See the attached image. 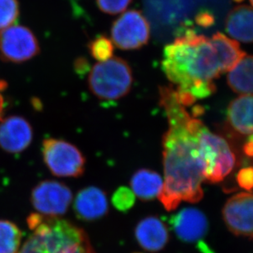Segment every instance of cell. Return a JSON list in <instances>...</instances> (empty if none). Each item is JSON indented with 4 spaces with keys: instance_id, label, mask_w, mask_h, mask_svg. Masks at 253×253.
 Masks as SVG:
<instances>
[{
    "instance_id": "cell-1",
    "label": "cell",
    "mask_w": 253,
    "mask_h": 253,
    "mask_svg": "<svg viewBox=\"0 0 253 253\" xmlns=\"http://www.w3.org/2000/svg\"><path fill=\"white\" fill-rule=\"evenodd\" d=\"M160 105L168 129L162 140L165 181L158 198L167 211H173L181 202L197 203L204 196L205 166L198 141L202 122L189 115L172 85L160 87Z\"/></svg>"
},
{
    "instance_id": "cell-2",
    "label": "cell",
    "mask_w": 253,
    "mask_h": 253,
    "mask_svg": "<svg viewBox=\"0 0 253 253\" xmlns=\"http://www.w3.org/2000/svg\"><path fill=\"white\" fill-rule=\"evenodd\" d=\"M161 67L177 91L196 100L214 93V80L223 74L211 39L187 27L165 47Z\"/></svg>"
},
{
    "instance_id": "cell-3",
    "label": "cell",
    "mask_w": 253,
    "mask_h": 253,
    "mask_svg": "<svg viewBox=\"0 0 253 253\" xmlns=\"http://www.w3.org/2000/svg\"><path fill=\"white\" fill-rule=\"evenodd\" d=\"M27 221L32 234L19 253H95L85 230L68 220L33 213Z\"/></svg>"
},
{
    "instance_id": "cell-4",
    "label": "cell",
    "mask_w": 253,
    "mask_h": 253,
    "mask_svg": "<svg viewBox=\"0 0 253 253\" xmlns=\"http://www.w3.org/2000/svg\"><path fill=\"white\" fill-rule=\"evenodd\" d=\"M133 73L129 63L120 57L95 63L88 76V87L103 101H115L126 96L133 84Z\"/></svg>"
},
{
    "instance_id": "cell-5",
    "label": "cell",
    "mask_w": 253,
    "mask_h": 253,
    "mask_svg": "<svg viewBox=\"0 0 253 253\" xmlns=\"http://www.w3.org/2000/svg\"><path fill=\"white\" fill-rule=\"evenodd\" d=\"M200 151L205 166V180L217 183L234 169L236 156L228 141L210 131L202 123L198 131Z\"/></svg>"
},
{
    "instance_id": "cell-6",
    "label": "cell",
    "mask_w": 253,
    "mask_h": 253,
    "mask_svg": "<svg viewBox=\"0 0 253 253\" xmlns=\"http://www.w3.org/2000/svg\"><path fill=\"white\" fill-rule=\"evenodd\" d=\"M42 151L45 166L57 177L78 178L85 172V156L77 146L68 141L62 139H44Z\"/></svg>"
},
{
    "instance_id": "cell-7",
    "label": "cell",
    "mask_w": 253,
    "mask_h": 253,
    "mask_svg": "<svg viewBox=\"0 0 253 253\" xmlns=\"http://www.w3.org/2000/svg\"><path fill=\"white\" fill-rule=\"evenodd\" d=\"M151 27L145 16L137 10L124 12L111 27L113 44L123 50H135L147 44Z\"/></svg>"
},
{
    "instance_id": "cell-8",
    "label": "cell",
    "mask_w": 253,
    "mask_h": 253,
    "mask_svg": "<svg viewBox=\"0 0 253 253\" xmlns=\"http://www.w3.org/2000/svg\"><path fill=\"white\" fill-rule=\"evenodd\" d=\"M39 41L32 30L12 25L0 31V57L5 62L22 63L40 54Z\"/></svg>"
},
{
    "instance_id": "cell-9",
    "label": "cell",
    "mask_w": 253,
    "mask_h": 253,
    "mask_svg": "<svg viewBox=\"0 0 253 253\" xmlns=\"http://www.w3.org/2000/svg\"><path fill=\"white\" fill-rule=\"evenodd\" d=\"M171 229L178 239L183 243L201 245L203 253H211L205 247V238L209 231V222L201 210L195 207H186L169 217Z\"/></svg>"
},
{
    "instance_id": "cell-10",
    "label": "cell",
    "mask_w": 253,
    "mask_h": 253,
    "mask_svg": "<svg viewBox=\"0 0 253 253\" xmlns=\"http://www.w3.org/2000/svg\"><path fill=\"white\" fill-rule=\"evenodd\" d=\"M31 201L40 214L59 217L68 211L73 201V193L70 188L61 182L44 180L32 189Z\"/></svg>"
},
{
    "instance_id": "cell-11",
    "label": "cell",
    "mask_w": 253,
    "mask_h": 253,
    "mask_svg": "<svg viewBox=\"0 0 253 253\" xmlns=\"http://www.w3.org/2000/svg\"><path fill=\"white\" fill-rule=\"evenodd\" d=\"M222 216L232 234L253 239V193L240 192L232 196L222 209Z\"/></svg>"
},
{
    "instance_id": "cell-12",
    "label": "cell",
    "mask_w": 253,
    "mask_h": 253,
    "mask_svg": "<svg viewBox=\"0 0 253 253\" xmlns=\"http://www.w3.org/2000/svg\"><path fill=\"white\" fill-rule=\"evenodd\" d=\"M33 129L24 118L10 116L1 120L0 147L7 153L18 154L32 143Z\"/></svg>"
},
{
    "instance_id": "cell-13",
    "label": "cell",
    "mask_w": 253,
    "mask_h": 253,
    "mask_svg": "<svg viewBox=\"0 0 253 253\" xmlns=\"http://www.w3.org/2000/svg\"><path fill=\"white\" fill-rule=\"evenodd\" d=\"M73 209L78 219L84 221L101 219L109 211L107 196L95 186L83 188L76 196Z\"/></svg>"
},
{
    "instance_id": "cell-14",
    "label": "cell",
    "mask_w": 253,
    "mask_h": 253,
    "mask_svg": "<svg viewBox=\"0 0 253 253\" xmlns=\"http://www.w3.org/2000/svg\"><path fill=\"white\" fill-rule=\"evenodd\" d=\"M135 237L139 245L150 253L161 251L169 240L166 224L159 217L153 215L139 222L135 229Z\"/></svg>"
},
{
    "instance_id": "cell-15",
    "label": "cell",
    "mask_w": 253,
    "mask_h": 253,
    "mask_svg": "<svg viewBox=\"0 0 253 253\" xmlns=\"http://www.w3.org/2000/svg\"><path fill=\"white\" fill-rule=\"evenodd\" d=\"M227 121L234 131L241 135L253 133V95H242L230 102Z\"/></svg>"
},
{
    "instance_id": "cell-16",
    "label": "cell",
    "mask_w": 253,
    "mask_h": 253,
    "mask_svg": "<svg viewBox=\"0 0 253 253\" xmlns=\"http://www.w3.org/2000/svg\"><path fill=\"white\" fill-rule=\"evenodd\" d=\"M225 30L230 37L239 42L253 43V7L247 5L234 7L227 16Z\"/></svg>"
},
{
    "instance_id": "cell-17",
    "label": "cell",
    "mask_w": 253,
    "mask_h": 253,
    "mask_svg": "<svg viewBox=\"0 0 253 253\" xmlns=\"http://www.w3.org/2000/svg\"><path fill=\"white\" fill-rule=\"evenodd\" d=\"M163 184L161 176L149 169H140L136 171L130 181L131 190L135 196L145 202L158 197Z\"/></svg>"
},
{
    "instance_id": "cell-18",
    "label": "cell",
    "mask_w": 253,
    "mask_h": 253,
    "mask_svg": "<svg viewBox=\"0 0 253 253\" xmlns=\"http://www.w3.org/2000/svg\"><path fill=\"white\" fill-rule=\"evenodd\" d=\"M211 42L216 50L223 73L231 70L246 55L236 41L230 39L220 32L213 35Z\"/></svg>"
},
{
    "instance_id": "cell-19",
    "label": "cell",
    "mask_w": 253,
    "mask_h": 253,
    "mask_svg": "<svg viewBox=\"0 0 253 253\" xmlns=\"http://www.w3.org/2000/svg\"><path fill=\"white\" fill-rule=\"evenodd\" d=\"M227 82L234 92L253 95V55H245L229 71Z\"/></svg>"
},
{
    "instance_id": "cell-20",
    "label": "cell",
    "mask_w": 253,
    "mask_h": 253,
    "mask_svg": "<svg viewBox=\"0 0 253 253\" xmlns=\"http://www.w3.org/2000/svg\"><path fill=\"white\" fill-rule=\"evenodd\" d=\"M22 234L17 224L0 219V253H17Z\"/></svg>"
},
{
    "instance_id": "cell-21",
    "label": "cell",
    "mask_w": 253,
    "mask_h": 253,
    "mask_svg": "<svg viewBox=\"0 0 253 253\" xmlns=\"http://www.w3.org/2000/svg\"><path fill=\"white\" fill-rule=\"evenodd\" d=\"M88 49L91 56L99 62L107 61L113 58L115 51V44L112 41L105 37L100 36L90 42Z\"/></svg>"
},
{
    "instance_id": "cell-22",
    "label": "cell",
    "mask_w": 253,
    "mask_h": 253,
    "mask_svg": "<svg viewBox=\"0 0 253 253\" xmlns=\"http://www.w3.org/2000/svg\"><path fill=\"white\" fill-rule=\"evenodd\" d=\"M19 13L18 0H0V31L14 25Z\"/></svg>"
},
{
    "instance_id": "cell-23",
    "label": "cell",
    "mask_w": 253,
    "mask_h": 253,
    "mask_svg": "<svg viewBox=\"0 0 253 253\" xmlns=\"http://www.w3.org/2000/svg\"><path fill=\"white\" fill-rule=\"evenodd\" d=\"M136 196L126 187H120L113 194V206L121 212H126L133 207Z\"/></svg>"
},
{
    "instance_id": "cell-24",
    "label": "cell",
    "mask_w": 253,
    "mask_h": 253,
    "mask_svg": "<svg viewBox=\"0 0 253 253\" xmlns=\"http://www.w3.org/2000/svg\"><path fill=\"white\" fill-rule=\"evenodd\" d=\"M95 2L103 12L117 15L125 12L132 0H95Z\"/></svg>"
},
{
    "instance_id": "cell-25",
    "label": "cell",
    "mask_w": 253,
    "mask_h": 253,
    "mask_svg": "<svg viewBox=\"0 0 253 253\" xmlns=\"http://www.w3.org/2000/svg\"><path fill=\"white\" fill-rule=\"evenodd\" d=\"M237 183L241 188L252 191L253 190V167H244L237 174Z\"/></svg>"
},
{
    "instance_id": "cell-26",
    "label": "cell",
    "mask_w": 253,
    "mask_h": 253,
    "mask_svg": "<svg viewBox=\"0 0 253 253\" xmlns=\"http://www.w3.org/2000/svg\"><path fill=\"white\" fill-rule=\"evenodd\" d=\"M195 20L198 26L204 27V28L211 27L212 25L214 23V15L207 10H203V11L198 12Z\"/></svg>"
},
{
    "instance_id": "cell-27",
    "label": "cell",
    "mask_w": 253,
    "mask_h": 253,
    "mask_svg": "<svg viewBox=\"0 0 253 253\" xmlns=\"http://www.w3.org/2000/svg\"><path fill=\"white\" fill-rule=\"evenodd\" d=\"M7 83L5 81L0 79V121L2 120V115L4 112V99L2 92L7 88Z\"/></svg>"
},
{
    "instance_id": "cell-28",
    "label": "cell",
    "mask_w": 253,
    "mask_h": 253,
    "mask_svg": "<svg viewBox=\"0 0 253 253\" xmlns=\"http://www.w3.org/2000/svg\"><path fill=\"white\" fill-rule=\"evenodd\" d=\"M244 152L249 158H253V133L249 135V138L244 144Z\"/></svg>"
},
{
    "instance_id": "cell-29",
    "label": "cell",
    "mask_w": 253,
    "mask_h": 253,
    "mask_svg": "<svg viewBox=\"0 0 253 253\" xmlns=\"http://www.w3.org/2000/svg\"><path fill=\"white\" fill-rule=\"evenodd\" d=\"M233 1H234V2H244V0H233Z\"/></svg>"
},
{
    "instance_id": "cell-30",
    "label": "cell",
    "mask_w": 253,
    "mask_h": 253,
    "mask_svg": "<svg viewBox=\"0 0 253 253\" xmlns=\"http://www.w3.org/2000/svg\"><path fill=\"white\" fill-rule=\"evenodd\" d=\"M250 2H251L252 5L253 6V0H250Z\"/></svg>"
}]
</instances>
